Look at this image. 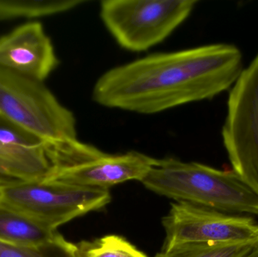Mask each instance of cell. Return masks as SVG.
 Returning <instances> with one entry per match:
<instances>
[{"instance_id":"1","label":"cell","mask_w":258,"mask_h":257,"mask_svg":"<svg viewBox=\"0 0 258 257\" xmlns=\"http://www.w3.org/2000/svg\"><path fill=\"white\" fill-rule=\"evenodd\" d=\"M243 69L242 52L232 44L155 53L104 72L92 99L107 108L156 114L212 99L231 89Z\"/></svg>"},{"instance_id":"2","label":"cell","mask_w":258,"mask_h":257,"mask_svg":"<svg viewBox=\"0 0 258 257\" xmlns=\"http://www.w3.org/2000/svg\"><path fill=\"white\" fill-rule=\"evenodd\" d=\"M141 184L159 196L238 215H258V197L232 170L174 158L156 159Z\"/></svg>"},{"instance_id":"3","label":"cell","mask_w":258,"mask_h":257,"mask_svg":"<svg viewBox=\"0 0 258 257\" xmlns=\"http://www.w3.org/2000/svg\"><path fill=\"white\" fill-rule=\"evenodd\" d=\"M46 147L53 165L47 178L97 190H109L129 181L141 182L156 160L137 151L106 153L78 139L46 142Z\"/></svg>"},{"instance_id":"4","label":"cell","mask_w":258,"mask_h":257,"mask_svg":"<svg viewBox=\"0 0 258 257\" xmlns=\"http://www.w3.org/2000/svg\"><path fill=\"white\" fill-rule=\"evenodd\" d=\"M197 0H104L100 17L119 46L147 51L165 40L192 13Z\"/></svg>"},{"instance_id":"5","label":"cell","mask_w":258,"mask_h":257,"mask_svg":"<svg viewBox=\"0 0 258 257\" xmlns=\"http://www.w3.org/2000/svg\"><path fill=\"white\" fill-rule=\"evenodd\" d=\"M0 115L46 142L77 139L74 113L42 81L1 68Z\"/></svg>"},{"instance_id":"6","label":"cell","mask_w":258,"mask_h":257,"mask_svg":"<svg viewBox=\"0 0 258 257\" xmlns=\"http://www.w3.org/2000/svg\"><path fill=\"white\" fill-rule=\"evenodd\" d=\"M0 201L41 223L57 227L99 211L111 201L108 190L85 188L50 178L0 183Z\"/></svg>"},{"instance_id":"7","label":"cell","mask_w":258,"mask_h":257,"mask_svg":"<svg viewBox=\"0 0 258 257\" xmlns=\"http://www.w3.org/2000/svg\"><path fill=\"white\" fill-rule=\"evenodd\" d=\"M222 137L233 172L258 197V54L230 89Z\"/></svg>"},{"instance_id":"8","label":"cell","mask_w":258,"mask_h":257,"mask_svg":"<svg viewBox=\"0 0 258 257\" xmlns=\"http://www.w3.org/2000/svg\"><path fill=\"white\" fill-rule=\"evenodd\" d=\"M162 226L165 232L162 249L185 243L258 244V223L252 217L188 202L171 204Z\"/></svg>"},{"instance_id":"9","label":"cell","mask_w":258,"mask_h":257,"mask_svg":"<svg viewBox=\"0 0 258 257\" xmlns=\"http://www.w3.org/2000/svg\"><path fill=\"white\" fill-rule=\"evenodd\" d=\"M51 39L39 22L17 27L0 37V68L42 81L58 66Z\"/></svg>"},{"instance_id":"10","label":"cell","mask_w":258,"mask_h":257,"mask_svg":"<svg viewBox=\"0 0 258 257\" xmlns=\"http://www.w3.org/2000/svg\"><path fill=\"white\" fill-rule=\"evenodd\" d=\"M58 235L57 229L0 201V242L36 247L51 241Z\"/></svg>"},{"instance_id":"11","label":"cell","mask_w":258,"mask_h":257,"mask_svg":"<svg viewBox=\"0 0 258 257\" xmlns=\"http://www.w3.org/2000/svg\"><path fill=\"white\" fill-rule=\"evenodd\" d=\"M86 3L83 0H0V21L37 18L63 13Z\"/></svg>"},{"instance_id":"12","label":"cell","mask_w":258,"mask_h":257,"mask_svg":"<svg viewBox=\"0 0 258 257\" xmlns=\"http://www.w3.org/2000/svg\"><path fill=\"white\" fill-rule=\"evenodd\" d=\"M255 245L216 243H185L162 249L155 257H241Z\"/></svg>"},{"instance_id":"13","label":"cell","mask_w":258,"mask_h":257,"mask_svg":"<svg viewBox=\"0 0 258 257\" xmlns=\"http://www.w3.org/2000/svg\"><path fill=\"white\" fill-rule=\"evenodd\" d=\"M0 257H81L77 244L60 234L42 245L24 247L0 242Z\"/></svg>"},{"instance_id":"14","label":"cell","mask_w":258,"mask_h":257,"mask_svg":"<svg viewBox=\"0 0 258 257\" xmlns=\"http://www.w3.org/2000/svg\"><path fill=\"white\" fill-rule=\"evenodd\" d=\"M81 257H147L119 235H107L77 244Z\"/></svg>"},{"instance_id":"15","label":"cell","mask_w":258,"mask_h":257,"mask_svg":"<svg viewBox=\"0 0 258 257\" xmlns=\"http://www.w3.org/2000/svg\"><path fill=\"white\" fill-rule=\"evenodd\" d=\"M0 142L24 145H39L45 141L0 115Z\"/></svg>"},{"instance_id":"16","label":"cell","mask_w":258,"mask_h":257,"mask_svg":"<svg viewBox=\"0 0 258 257\" xmlns=\"http://www.w3.org/2000/svg\"><path fill=\"white\" fill-rule=\"evenodd\" d=\"M241 257H258V244L254 246L249 251L247 252L245 254Z\"/></svg>"}]
</instances>
